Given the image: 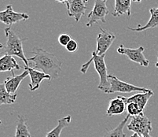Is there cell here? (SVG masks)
Segmentation results:
<instances>
[{
    "label": "cell",
    "instance_id": "cell-4",
    "mask_svg": "<svg viewBox=\"0 0 158 137\" xmlns=\"http://www.w3.org/2000/svg\"><path fill=\"white\" fill-rule=\"evenodd\" d=\"M127 129L134 133L143 135L145 137H152L150 132L153 130L151 121L142 113L138 116L132 117L130 123L127 125Z\"/></svg>",
    "mask_w": 158,
    "mask_h": 137
},
{
    "label": "cell",
    "instance_id": "cell-2",
    "mask_svg": "<svg viewBox=\"0 0 158 137\" xmlns=\"http://www.w3.org/2000/svg\"><path fill=\"white\" fill-rule=\"evenodd\" d=\"M5 34L7 39L5 47L1 44V48L4 53L10 56H17L24 62L25 66H29L28 59L25 57L23 49V42L24 39H21L10 26L5 28Z\"/></svg>",
    "mask_w": 158,
    "mask_h": 137
},
{
    "label": "cell",
    "instance_id": "cell-24",
    "mask_svg": "<svg viewBox=\"0 0 158 137\" xmlns=\"http://www.w3.org/2000/svg\"><path fill=\"white\" fill-rule=\"evenodd\" d=\"M55 1H57L58 2H61V3H66L69 0H55Z\"/></svg>",
    "mask_w": 158,
    "mask_h": 137
},
{
    "label": "cell",
    "instance_id": "cell-9",
    "mask_svg": "<svg viewBox=\"0 0 158 137\" xmlns=\"http://www.w3.org/2000/svg\"><path fill=\"white\" fill-rule=\"evenodd\" d=\"M29 18L28 14L25 13H17L13 10L12 5H7L6 10L0 12V20L7 25H12L21 21H26Z\"/></svg>",
    "mask_w": 158,
    "mask_h": 137
},
{
    "label": "cell",
    "instance_id": "cell-13",
    "mask_svg": "<svg viewBox=\"0 0 158 137\" xmlns=\"http://www.w3.org/2000/svg\"><path fill=\"white\" fill-rule=\"evenodd\" d=\"M11 73H12V76H8L6 79V80L4 81V84H5L7 92L11 94H17V91H18L21 83L26 76H29V73L25 70L20 75H15L14 71H12Z\"/></svg>",
    "mask_w": 158,
    "mask_h": 137
},
{
    "label": "cell",
    "instance_id": "cell-14",
    "mask_svg": "<svg viewBox=\"0 0 158 137\" xmlns=\"http://www.w3.org/2000/svg\"><path fill=\"white\" fill-rule=\"evenodd\" d=\"M149 13H150V18L144 26H142L141 24H139L136 28L128 27L127 29L133 32H143L158 27V7L157 8H151L149 10Z\"/></svg>",
    "mask_w": 158,
    "mask_h": 137
},
{
    "label": "cell",
    "instance_id": "cell-1",
    "mask_svg": "<svg viewBox=\"0 0 158 137\" xmlns=\"http://www.w3.org/2000/svg\"><path fill=\"white\" fill-rule=\"evenodd\" d=\"M32 53L34 56L28 59V62H34V69L41 70L46 74L51 76L52 80L57 79L59 76L62 71V62L60 61L55 54L40 47H35Z\"/></svg>",
    "mask_w": 158,
    "mask_h": 137
},
{
    "label": "cell",
    "instance_id": "cell-15",
    "mask_svg": "<svg viewBox=\"0 0 158 137\" xmlns=\"http://www.w3.org/2000/svg\"><path fill=\"white\" fill-rule=\"evenodd\" d=\"M126 14L128 17L131 16V0H115L113 17H120Z\"/></svg>",
    "mask_w": 158,
    "mask_h": 137
},
{
    "label": "cell",
    "instance_id": "cell-16",
    "mask_svg": "<svg viewBox=\"0 0 158 137\" xmlns=\"http://www.w3.org/2000/svg\"><path fill=\"white\" fill-rule=\"evenodd\" d=\"M153 95H154V93H153L152 90L147 92H139V93L138 92L137 94H135L134 96L127 98V104L128 102H134V103L137 104L143 110L146 108V105H147L148 102H149V99Z\"/></svg>",
    "mask_w": 158,
    "mask_h": 137
},
{
    "label": "cell",
    "instance_id": "cell-8",
    "mask_svg": "<svg viewBox=\"0 0 158 137\" xmlns=\"http://www.w3.org/2000/svg\"><path fill=\"white\" fill-rule=\"evenodd\" d=\"M101 33L97 37V47L95 52L98 55H106V53L110 48L116 40V36L109 30H104L100 28Z\"/></svg>",
    "mask_w": 158,
    "mask_h": 137
},
{
    "label": "cell",
    "instance_id": "cell-27",
    "mask_svg": "<svg viewBox=\"0 0 158 137\" xmlns=\"http://www.w3.org/2000/svg\"><path fill=\"white\" fill-rule=\"evenodd\" d=\"M132 1H134V2H140L142 0H132Z\"/></svg>",
    "mask_w": 158,
    "mask_h": 137
},
{
    "label": "cell",
    "instance_id": "cell-3",
    "mask_svg": "<svg viewBox=\"0 0 158 137\" xmlns=\"http://www.w3.org/2000/svg\"><path fill=\"white\" fill-rule=\"evenodd\" d=\"M105 58H106V55L99 56L96 54L95 51H94L92 53L91 59H90L85 64L82 65L81 69H80V72L82 73H86L90 63L94 62V69L97 71L98 74L99 75V78H100V82H99L98 88L104 93L106 91L109 89L110 86V81H109V75H108V69L106 61H105Z\"/></svg>",
    "mask_w": 158,
    "mask_h": 137
},
{
    "label": "cell",
    "instance_id": "cell-6",
    "mask_svg": "<svg viewBox=\"0 0 158 137\" xmlns=\"http://www.w3.org/2000/svg\"><path fill=\"white\" fill-rule=\"evenodd\" d=\"M106 2L107 0H95L93 10L87 17V23L86 24V26H92L93 24L99 21L103 23L106 22V17L109 14V9L106 5Z\"/></svg>",
    "mask_w": 158,
    "mask_h": 137
},
{
    "label": "cell",
    "instance_id": "cell-25",
    "mask_svg": "<svg viewBox=\"0 0 158 137\" xmlns=\"http://www.w3.org/2000/svg\"><path fill=\"white\" fill-rule=\"evenodd\" d=\"M131 137H145V136H143V135H139V134H137V133H134Z\"/></svg>",
    "mask_w": 158,
    "mask_h": 137
},
{
    "label": "cell",
    "instance_id": "cell-5",
    "mask_svg": "<svg viewBox=\"0 0 158 137\" xmlns=\"http://www.w3.org/2000/svg\"><path fill=\"white\" fill-rule=\"evenodd\" d=\"M109 81L110 86L109 89L105 92L106 94H113L116 92H121V93H131L134 92H147L151 90V89L138 87L131 83L122 81L114 75H109Z\"/></svg>",
    "mask_w": 158,
    "mask_h": 137
},
{
    "label": "cell",
    "instance_id": "cell-19",
    "mask_svg": "<svg viewBox=\"0 0 158 137\" xmlns=\"http://www.w3.org/2000/svg\"><path fill=\"white\" fill-rule=\"evenodd\" d=\"M130 117V115L127 114V116L116 128H113V129H106V133L103 137H127L126 134L123 132V128L125 127L126 123L129 120Z\"/></svg>",
    "mask_w": 158,
    "mask_h": 137
},
{
    "label": "cell",
    "instance_id": "cell-10",
    "mask_svg": "<svg viewBox=\"0 0 158 137\" xmlns=\"http://www.w3.org/2000/svg\"><path fill=\"white\" fill-rule=\"evenodd\" d=\"M86 2L84 0H69L66 2L67 11L70 18H73L77 22H79L82 16L85 14L87 10Z\"/></svg>",
    "mask_w": 158,
    "mask_h": 137
},
{
    "label": "cell",
    "instance_id": "cell-7",
    "mask_svg": "<svg viewBox=\"0 0 158 137\" xmlns=\"http://www.w3.org/2000/svg\"><path fill=\"white\" fill-rule=\"evenodd\" d=\"M144 50L145 49L143 46H140L136 49H132L125 47L123 45H120L117 48L116 51L120 54L127 56L131 62H134L142 66L148 67L149 65V62L145 57Z\"/></svg>",
    "mask_w": 158,
    "mask_h": 137
},
{
    "label": "cell",
    "instance_id": "cell-23",
    "mask_svg": "<svg viewBox=\"0 0 158 137\" xmlns=\"http://www.w3.org/2000/svg\"><path fill=\"white\" fill-rule=\"evenodd\" d=\"M65 48H66V50H68L69 52L73 53L77 50V48H78V44H77V42L76 41V40L72 39L71 41H70L69 43L67 44V46L65 47Z\"/></svg>",
    "mask_w": 158,
    "mask_h": 137
},
{
    "label": "cell",
    "instance_id": "cell-22",
    "mask_svg": "<svg viewBox=\"0 0 158 137\" xmlns=\"http://www.w3.org/2000/svg\"><path fill=\"white\" fill-rule=\"evenodd\" d=\"M71 40V36H70L69 34H66V33L61 34V35L59 36V37H58V42H59V44H61V46H64V47H66L67 44H68Z\"/></svg>",
    "mask_w": 158,
    "mask_h": 137
},
{
    "label": "cell",
    "instance_id": "cell-28",
    "mask_svg": "<svg viewBox=\"0 0 158 137\" xmlns=\"http://www.w3.org/2000/svg\"><path fill=\"white\" fill-rule=\"evenodd\" d=\"M84 2H88V0H84Z\"/></svg>",
    "mask_w": 158,
    "mask_h": 137
},
{
    "label": "cell",
    "instance_id": "cell-17",
    "mask_svg": "<svg viewBox=\"0 0 158 137\" xmlns=\"http://www.w3.org/2000/svg\"><path fill=\"white\" fill-rule=\"evenodd\" d=\"M21 66L18 64L13 56L5 54L0 59V71L12 72L14 70H20Z\"/></svg>",
    "mask_w": 158,
    "mask_h": 137
},
{
    "label": "cell",
    "instance_id": "cell-26",
    "mask_svg": "<svg viewBox=\"0 0 158 137\" xmlns=\"http://www.w3.org/2000/svg\"><path fill=\"white\" fill-rule=\"evenodd\" d=\"M155 66H156V68H158V56H157V62H156V64H155Z\"/></svg>",
    "mask_w": 158,
    "mask_h": 137
},
{
    "label": "cell",
    "instance_id": "cell-21",
    "mask_svg": "<svg viewBox=\"0 0 158 137\" xmlns=\"http://www.w3.org/2000/svg\"><path fill=\"white\" fill-rule=\"evenodd\" d=\"M18 94H11L7 92L4 83L0 85V104H13L17 99Z\"/></svg>",
    "mask_w": 158,
    "mask_h": 137
},
{
    "label": "cell",
    "instance_id": "cell-20",
    "mask_svg": "<svg viewBox=\"0 0 158 137\" xmlns=\"http://www.w3.org/2000/svg\"><path fill=\"white\" fill-rule=\"evenodd\" d=\"M15 137H31L28 125H27L26 120L21 115L18 117Z\"/></svg>",
    "mask_w": 158,
    "mask_h": 137
},
{
    "label": "cell",
    "instance_id": "cell-11",
    "mask_svg": "<svg viewBox=\"0 0 158 137\" xmlns=\"http://www.w3.org/2000/svg\"><path fill=\"white\" fill-rule=\"evenodd\" d=\"M24 69L29 73L31 83H29V88L31 92H35L37 89L40 88V83L44 80H48L51 81L52 80L51 76L46 74L44 72H40L38 70H35L34 68L29 67V66H24Z\"/></svg>",
    "mask_w": 158,
    "mask_h": 137
},
{
    "label": "cell",
    "instance_id": "cell-18",
    "mask_svg": "<svg viewBox=\"0 0 158 137\" xmlns=\"http://www.w3.org/2000/svg\"><path fill=\"white\" fill-rule=\"evenodd\" d=\"M71 121L72 116H70V115H68V116L59 119L58 122H57V126L54 129H52L51 132H47L46 137H60L63 129L71 123Z\"/></svg>",
    "mask_w": 158,
    "mask_h": 137
},
{
    "label": "cell",
    "instance_id": "cell-12",
    "mask_svg": "<svg viewBox=\"0 0 158 137\" xmlns=\"http://www.w3.org/2000/svg\"><path fill=\"white\" fill-rule=\"evenodd\" d=\"M127 98L124 96H116L115 99L110 101V104L106 110V114L108 116H114V115H120L123 113L126 110V105H127Z\"/></svg>",
    "mask_w": 158,
    "mask_h": 137
}]
</instances>
